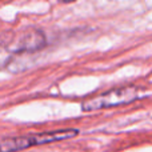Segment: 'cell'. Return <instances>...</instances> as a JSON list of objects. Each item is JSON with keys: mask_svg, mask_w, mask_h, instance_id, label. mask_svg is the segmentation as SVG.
<instances>
[{"mask_svg": "<svg viewBox=\"0 0 152 152\" xmlns=\"http://www.w3.org/2000/svg\"><path fill=\"white\" fill-rule=\"evenodd\" d=\"M77 129H58V131H48L40 132V134H29V135H20V136L4 137L0 139V152H15L27 150L36 145L48 144L53 142L72 139L77 136Z\"/></svg>", "mask_w": 152, "mask_h": 152, "instance_id": "cell-1", "label": "cell"}, {"mask_svg": "<svg viewBox=\"0 0 152 152\" xmlns=\"http://www.w3.org/2000/svg\"><path fill=\"white\" fill-rule=\"evenodd\" d=\"M139 97V88L136 87H119L107 92L99 94L94 97H88L83 102L81 108L86 112L100 111L105 108H113L119 105L129 104Z\"/></svg>", "mask_w": 152, "mask_h": 152, "instance_id": "cell-2", "label": "cell"}, {"mask_svg": "<svg viewBox=\"0 0 152 152\" xmlns=\"http://www.w3.org/2000/svg\"><path fill=\"white\" fill-rule=\"evenodd\" d=\"M47 39L43 31L40 29H26L20 34L11 35L8 42L5 43V48L11 52L23 53V52H36L45 47Z\"/></svg>", "mask_w": 152, "mask_h": 152, "instance_id": "cell-3", "label": "cell"}, {"mask_svg": "<svg viewBox=\"0 0 152 152\" xmlns=\"http://www.w3.org/2000/svg\"><path fill=\"white\" fill-rule=\"evenodd\" d=\"M60 3H64V4H68V3H74L76 0H59Z\"/></svg>", "mask_w": 152, "mask_h": 152, "instance_id": "cell-4", "label": "cell"}]
</instances>
